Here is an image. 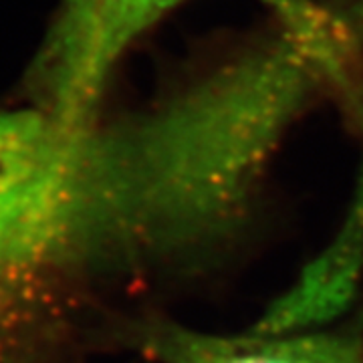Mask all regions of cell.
Masks as SVG:
<instances>
[{
	"instance_id": "cell-4",
	"label": "cell",
	"mask_w": 363,
	"mask_h": 363,
	"mask_svg": "<svg viewBox=\"0 0 363 363\" xmlns=\"http://www.w3.org/2000/svg\"><path fill=\"white\" fill-rule=\"evenodd\" d=\"M363 180L362 186H359V196H357V204H355V214H353V218H351V224H357V226H362L359 222H363Z\"/></svg>"
},
{
	"instance_id": "cell-1",
	"label": "cell",
	"mask_w": 363,
	"mask_h": 363,
	"mask_svg": "<svg viewBox=\"0 0 363 363\" xmlns=\"http://www.w3.org/2000/svg\"><path fill=\"white\" fill-rule=\"evenodd\" d=\"M97 128L47 107L0 113V267L43 259L104 226Z\"/></svg>"
},
{
	"instance_id": "cell-3",
	"label": "cell",
	"mask_w": 363,
	"mask_h": 363,
	"mask_svg": "<svg viewBox=\"0 0 363 363\" xmlns=\"http://www.w3.org/2000/svg\"><path fill=\"white\" fill-rule=\"evenodd\" d=\"M169 363H355L329 337L224 339L176 333L166 341Z\"/></svg>"
},
{
	"instance_id": "cell-2",
	"label": "cell",
	"mask_w": 363,
	"mask_h": 363,
	"mask_svg": "<svg viewBox=\"0 0 363 363\" xmlns=\"http://www.w3.org/2000/svg\"><path fill=\"white\" fill-rule=\"evenodd\" d=\"M182 0H63L39 59L47 109L73 125L93 123L113 69L135 40ZM283 18L286 33L335 47L333 26L311 0H262Z\"/></svg>"
}]
</instances>
